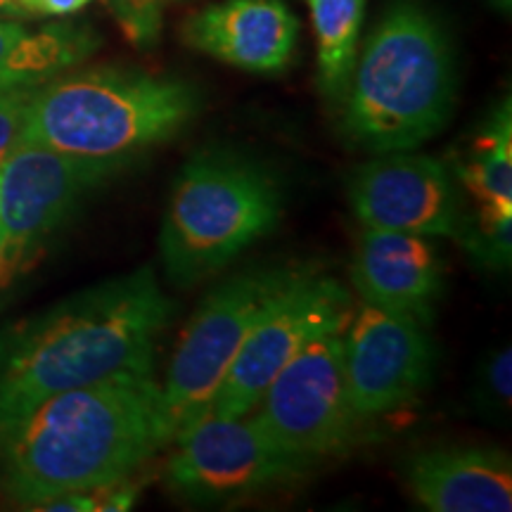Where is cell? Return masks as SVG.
I'll use <instances>...</instances> for the list:
<instances>
[{
    "mask_svg": "<svg viewBox=\"0 0 512 512\" xmlns=\"http://www.w3.org/2000/svg\"><path fill=\"white\" fill-rule=\"evenodd\" d=\"M174 316L155 268L140 266L0 332V434L50 396L155 370Z\"/></svg>",
    "mask_w": 512,
    "mask_h": 512,
    "instance_id": "cell-1",
    "label": "cell"
},
{
    "mask_svg": "<svg viewBox=\"0 0 512 512\" xmlns=\"http://www.w3.org/2000/svg\"><path fill=\"white\" fill-rule=\"evenodd\" d=\"M169 441L155 370L121 373L50 396L0 434L3 486L12 501L38 510L133 477Z\"/></svg>",
    "mask_w": 512,
    "mask_h": 512,
    "instance_id": "cell-2",
    "label": "cell"
},
{
    "mask_svg": "<svg viewBox=\"0 0 512 512\" xmlns=\"http://www.w3.org/2000/svg\"><path fill=\"white\" fill-rule=\"evenodd\" d=\"M344 128L375 155L411 152L451 119L456 107V57L432 12L413 0L396 3L356 57Z\"/></svg>",
    "mask_w": 512,
    "mask_h": 512,
    "instance_id": "cell-3",
    "label": "cell"
},
{
    "mask_svg": "<svg viewBox=\"0 0 512 512\" xmlns=\"http://www.w3.org/2000/svg\"><path fill=\"white\" fill-rule=\"evenodd\" d=\"M197 112L200 93L181 79L112 69L60 74L31 93L22 143L124 169L176 138Z\"/></svg>",
    "mask_w": 512,
    "mask_h": 512,
    "instance_id": "cell-4",
    "label": "cell"
},
{
    "mask_svg": "<svg viewBox=\"0 0 512 512\" xmlns=\"http://www.w3.org/2000/svg\"><path fill=\"white\" fill-rule=\"evenodd\" d=\"M283 211V185L268 166L228 147L197 152L178 171L159 230L166 280L190 287L223 271L273 233Z\"/></svg>",
    "mask_w": 512,
    "mask_h": 512,
    "instance_id": "cell-5",
    "label": "cell"
},
{
    "mask_svg": "<svg viewBox=\"0 0 512 512\" xmlns=\"http://www.w3.org/2000/svg\"><path fill=\"white\" fill-rule=\"evenodd\" d=\"M299 266H256L223 280L192 313L162 382L171 439L209 413L223 377L268 304L302 273Z\"/></svg>",
    "mask_w": 512,
    "mask_h": 512,
    "instance_id": "cell-6",
    "label": "cell"
},
{
    "mask_svg": "<svg viewBox=\"0 0 512 512\" xmlns=\"http://www.w3.org/2000/svg\"><path fill=\"white\" fill-rule=\"evenodd\" d=\"M164 484L190 505L240 503L275 486L297 482L311 463L290 456L261 430L254 413L202 415L169 441Z\"/></svg>",
    "mask_w": 512,
    "mask_h": 512,
    "instance_id": "cell-7",
    "label": "cell"
},
{
    "mask_svg": "<svg viewBox=\"0 0 512 512\" xmlns=\"http://www.w3.org/2000/svg\"><path fill=\"white\" fill-rule=\"evenodd\" d=\"M252 413L275 444L306 463L347 451L361 420L344 375L342 330L313 337L273 377Z\"/></svg>",
    "mask_w": 512,
    "mask_h": 512,
    "instance_id": "cell-8",
    "label": "cell"
},
{
    "mask_svg": "<svg viewBox=\"0 0 512 512\" xmlns=\"http://www.w3.org/2000/svg\"><path fill=\"white\" fill-rule=\"evenodd\" d=\"M351 316V294L339 280L304 271L268 304L230 363L209 413L240 418L264 396L273 377L313 337L344 330Z\"/></svg>",
    "mask_w": 512,
    "mask_h": 512,
    "instance_id": "cell-9",
    "label": "cell"
},
{
    "mask_svg": "<svg viewBox=\"0 0 512 512\" xmlns=\"http://www.w3.org/2000/svg\"><path fill=\"white\" fill-rule=\"evenodd\" d=\"M117 166L22 143L0 162V287L29 266L88 190Z\"/></svg>",
    "mask_w": 512,
    "mask_h": 512,
    "instance_id": "cell-10",
    "label": "cell"
},
{
    "mask_svg": "<svg viewBox=\"0 0 512 512\" xmlns=\"http://www.w3.org/2000/svg\"><path fill=\"white\" fill-rule=\"evenodd\" d=\"M349 200L358 223L370 230L463 240V214L453 171L439 159L387 152L351 176Z\"/></svg>",
    "mask_w": 512,
    "mask_h": 512,
    "instance_id": "cell-11",
    "label": "cell"
},
{
    "mask_svg": "<svg viewBox=\"0 0 512 512\" xmlns=\"http://www.w3.org/2000/svg\"><path fill=\"white\" fill-rule=\"evenodd\" d=\"M342 356L351 406L366 422L425 392L434 349L420 323L363 302L342 330Z\"/></svg>",
    "mask_w": 512,
    "mask_h": 512,
    "instance_id": "cell-12",
    "label": "cell"
},
{
    "mask_svg": "<svg viewBox=\"0 0 512 512\" xmlns=\"http://www.w3.org/2000/svg\"><path fill=\"white\" fill-rule=\"evenodd\" d=\"M351 283L366 304L427 328L437 313L444 278L437 249L427 238L363 228Z\"/></svg>",
    "mask_w": 512,
    "mask_h": 512,
    "instance_id": "cell-13",
    "label": "cell"
},
{
    "mask_svg": "<svg viewBox=\"0 0 512 512\" xmlns=\"http://www.w3.org/2000/svg\"><path fill=\"white\" fill-rule=\"evenodd\" d=\"M183 36L195 50L230 67L275 74L297 50L299 22L280 0H226L195 12Z\"/></svg>",
    "mask_w": 512,
    "mask_h": 512,
    "instance_id": "cell-14",
    "label": "cell"
},
{
    "mask_svg": "<svg viewBox=\"0 0 512 512\" xmlns=\"http://www.w3.org/2000/svg\"><path fill=\"white\" fill-rule=\"evenodd\" d=\"M406 484L432 512H510L512 460L484 446L430 448L406 463Z\"/></svg>",
    "mask_w": 512,
    "mask_h": 512,
    "instance_id": "cell-15",
    "label": "cell"
},
{
    "mask_svg": "<svg viewBox=\"0 0 512 512\" xmlns=\"http://www.w3.org/2000/svg\"><path fill=\"white\" fill-rule=\"evenodd\" d=\"M98 41L88 29H27L0 19V88L41 86L86 60Z\"/></svg>",
    "mask_w": 512,
    "mask_h": 512,
    "instance_id": "cell-16",
    "label": "cell"
},
{
    "mask_svg": "<svg viewBox=\"0 0 512 512\" xmlns=\"http://www.w3.org/2000/svg\"><path fill=\"white\" fill-rule=\"evenodd\" d=\"M453 176L477 202L482 221H512V117L510 100L491 114Z\"/></svg>",
    "mask_w": 512,
    "mask_h": 512,
    "instance_id": "cell-17",
    "label": "cell"
},
{
    "mask_svg": "<svg viewBox=\"0 0 512 512\" xmlns=\"http://www.w3.org/2000/svg\"><path fill=\"white\" fill-rule=\"evenodd\" d=\"M318 43L320 91L332 102L347 95L358 57L366 0H306Z\"/></svg>",
    "mask_w": 512,
    "mask_h": 512,
    "instance_id": "cell-18",
    "label": "cell"
},
{
    "mask_svg": "<svg viewBox=\"0 0 512 512\" xmlns=\"http://www.w3.org/2000/svg\"><path fill=\"white\" fill-rule=\"evenodd\" d=\"M138 498V486L133 477L119 479V482L93 486V489L72 491L62 494L53 501L43 503L38 510H62V512H112V510H131Z\"/></svg>",
    "mask_w": 512,
    "mask_h": 512,
    "instance_id": "cell-19",
    "label": "cell"
},
{
    "mask_svg": "<svg viewBox=\"0 0 512 512\" xmlns=\"http://www.w3.org/2000/svg\"><path fill=\"white\" fill-rule=\"evenodd\" d=\"M124 34L140 48L155 46L162 29L164 0H110Z\"/></svg>",
    "mask_w": 512,
    "mask_h": 512,
    "instance_id": "cell-20",
    "label": "cell"
},
{
    "mask_svg": "<svg viewBox=\"0 0 512 512\" xmlns=\"http://www.w3.org/2000/svg\"><path fill=\"white\" fill-rule=\"evenodd\" d=\"M36 86L0 88V162L24 140L29 98Z\"/></svg>",
    "mask_w": 512,
    "mask_h": 512,
    "instance_id": "cell-21",
    "label": "cell"
},
{
    "mask_svg": "<svg viewBox=\"0 0 512 512\" xmlns=\"http://www.w3.org/2000/svg\"><path fill=\"white\" fill-rule=\"evenodd\" d=\"M484 399L496 403L498 408L510 406L512 394V354L510 349H498L494 356L486 361L482 375Z\"/></svg>",
    "mask_w": 512,
    "mask_h": 512,
    "instance_id": "cell-22",
    "label": "cell"
},
{
    "mask_svg": "<svg viewBox=\"0 0 512 512\" xmlns=\"http://www.w3.org/2000/svg\"><path fill=\"white\" fill-rule=\"evenodd\" d=\"M22 15H38V17H62L74 15L86 8L93 0H15Z\"/></svg>",
    "mask_w": 512,
    "mask_h": 512,
    "instance_id": "cell-23",
    "label": "cell"
},
{
    "mask_svg": "<svg viewBox=\"0 0 512 512\" xmlns=\"http://www.w3.org/2000/svg\"><path fill=\"white\" fill-rule=\"evenodd\" d=\"M0 15H19V17H22V10L17 8L15 0H0Z\"/></svg>",
    "mask_w": 512,
    "mask_h": 512,
    "instance_id": "cell-24",
    "label": "cell"
},
{
    "mask_svg": "<svg viewBox=\"0 0 512 512\" xmlns=\"http://www.w3.org/2000/svg\"><path fill=\"white\" fill-rule=\"evenodd\" d=\"M491 3H494L496 8L501 10V12H505V15H508V12H510V5H512V0H491Z\"/></svg>",
    "mask_w": 512,
    "mask_h": 512,
    "instance_id": "cell-25",
    "label": "cell"
}]
</instances>
